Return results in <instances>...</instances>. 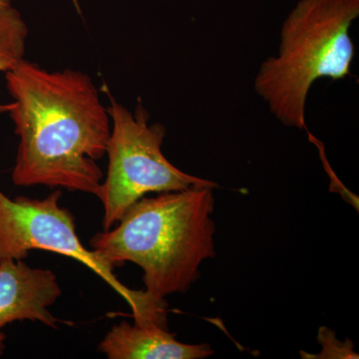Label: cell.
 <instances>
[{
    "label": "cell",
    "instance_id": "obj_1",
    "mask_svg": "<svg viewBox=\"0 0 359 359\" xmlns=\"http://www.w3.org/2000/svg\"><path fill=\"white\" fill-rule=\"evenodd\" d=\"M20 137L13 181L96 195L97 164L107 151L111 118L93 80L82 71H47L23 59L6 72Z\"/></svg>",
    "mask_w": 359,
    "mask_h": 359
},
{
    "label": "cell",
    "instance_id": "obj_2",
    "mask_svg": "<svg viewBox=\"0 0 359 359\" xmlns=\"http://www.w3.org/2000/svg\"><path fill=\"white\" fill-rule=\"evenodd\" d=\"M214 205L212 188L143 197L90 245L114 269L126 262L140 266L145 292L164 301L190 289L199 278L200 264L215 257Z\"/></svg>",
    "mask_w": 359,
    "mask_h": 359
},
{
    "label": "cell",
    "instance_id": "obj_3",
    "mask_svg": "<svg viewBox=\"0 0 359 359\" xmlns=\"http://www.w3.org/2000/svg\"><path fill=\"white\" fill-rule=\"evenodd\" d=\"M359 0H299L280 29L276 56L266 58L255 78V90L283 125L306 129L309 90L316 80H341L351 74V37Z\"/></svg>",
    "mask_w": 359,
    "mask_h": 359
},
{
    "label": "cell",
    "instance_id": "obj_4",
    "mask_svg": "<svg viewBox=\"0 0 359 359\" xmlns=\"http://www.w3.org/2000/svg\"><path fill=\"white\" fill-rule=\"evenodd\" d=\"M111 135L106 154L107 176L96 197L103 205L104 231L110 230L137 201L150 193L176 192L192 188H218L175 167L162 152L166 128L149 124V114L139 101L131 112L109 94Z\"/></svg>",
    "mask_w": 359,
    "mask_h": 359
},
{
    "label": "cell",
    "instance_id": "obj_5",
    "mask_svg": "<svg viewBox=\"0 0 359 359\" xmlns=\"http://www.w3.org/2000/svg\"><path fill=\"white\" fill-rule=\"evenodd\" d=\"M61 189L45 199L7 197L0 190V261H23L32 250L56 252L76 259L102 278L132 309L135 323H157L165 313L164 304L145 290H130L114 273V268L79 240L72 212L61 207Z\"/></svg>",
    "mask_w": 359,
    "mask_h": 359
},
{
    "label": "cell",
    "instance_id": "obj_6",
    "mask_svg": "<svg viewBox=\"0 0 359 359\" xmlns=\"http://www.w3.org/2000/svg\"><path fill=\"white\" fill-rule=\"evenodd\" d=\"M57 276L50 269H34L23 261H0V358L6 351L4 328L15 321H39L57 330L49 311L61 295Z\"/></svg>",
    "mask_w": 359,
    "mask_h": 359
},
{
    "label": "cell",
    "instance_id": "obj_7",
    "mask_svg": "<svg viewBox=\"0 0 359 359\" xmlns=\"http://www.w3.org/2000/svg\"><path fill=\"white\" fill-rule=\"evenodd\" d=\"M98 348L109 359H201L214 353L208 344H182L166 327L127 321L113 325Z\"/></svg>",
    "mask_w": 359,
    "mask_h": 359
},
{
    "label": "cell",
    "instance_id": "obj_8",
    "mask_svg": "<svg viewBox=\"0 0 359 359\" xmlns=\"http://www.w3.org/2000/svg\"><path fill=\"white\" fill-rule=\"evenodd\" d=\"M29 29L18 9L0 8V72H7L25 59Z\"/></svg>",
    "mask_w": 359,
    "mask_h": 359
},
{
    "label": "cell",
    "instance_id": "obj_9",
    "mask_svg": "<svg viewBox=\"0 0 359 359\" xmlns=\"http://www.w3.org/2000/svg\"><path fill=\"white\" fill-rule=\"evenodd\" d=\"M318 342L323 346L321 353L316 355H308L301 351L302 354L306 356H302V358H359L358 354L353 351V344L351 340L347 339L344 342H340L337 339L334 330H328L327 327H320L318 337Z\"/></svg>",
    "mask_w": 359,
    "mask_h": 359
},
{
    "label": "cell",
    "instance_id": "obj_10",
    "mask_svg": "<svg viewBox=\"0 0 359 359\" xmlns=\"http://www.w3.org/2000/svg\"><path fill=\"white\" fill-rule=\"evenodd\" d=\"M11 1H13V0H0V8L11 6Z\"/></svg>",
    "mask_w": 359,
    "mask_h": 359
}]
</instances>
